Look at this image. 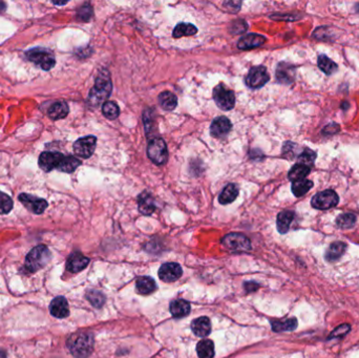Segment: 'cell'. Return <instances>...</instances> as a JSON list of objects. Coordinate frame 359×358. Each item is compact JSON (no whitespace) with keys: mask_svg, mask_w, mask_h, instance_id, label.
I'll list each match as a JSON object with an SVG mask.
<instances>
[{"mask_svg":"<svg viewBox=\"0 0 359 358\" xmlns=\"http://www.w3.org/2000/svg\"><path fill=\"white\" fill-rule=\"evenodd\" d=\"M67 348L76 358H87L94 349V337L89 332H77L67 339Z\"/></svg>","mask_w":359,"mask_h":358,"instance_id":"6da1fadb","label":"cell"},{"mask_svg":"<svg viewBox=\"0 0 359 358\" xmlns=\"http://www.w3.org/2000/svg\"><path fill=\"white\" fill-rule=\"evenodd\" d=\"M111 91H113V83H111L109 73L106 70H102L96 78L95 86L89 93L88 103L93 106H98L110 96Z\"/></svg>","mask_w":359,"mask_h":358,"instance_id":"7a4b0ae2","label":"cell"},{"mask_svg":"<svg viewBox=\"0 0 359 358\" xmlns=\"http://www.w3.org/2000/svg\"><path fill=\"white\" fill-rule=\"evenodd\" d=\"M51 259V252L47 246L40 245L33 248L27 255L25 267L29 272H36L46 266Z\"/></svg>","mask_w":359,"mask_h":358,"instance_id":"3957f363","label":"cell"},{"mask_svg":"<svg viewBox=\"0 0 359 358\" xmlns=\"http://www.w3.org/2000/svg\"><path fill=\"white\" fill-rule=\"evenodd\" d=\"M26 55H27V58L30 61L35 63L44 71H50L56 64V60L53 53L46 49H40V48L33 49L27 52Z\"/></svg>","mask_w":359,"mask_h":358,"instance_id":"277c9868","label":"cell"},{"mask_svg":"<svg viewBox=\"0 0 359 358\" xmlns=\"http://www.w3.org/2000/svg\"><path fill=\"white\" fill-rule=\"evenodd\" d=\"M147 155L155 165H163L168 159V149L165 141L161 138L152 139L147 146Z\"/></svg>","mask_w":359,"mask_h":358,"instance_id":"5b68a950","label":"cell"},{"mask_svg":"<svg viewBox=\"0 0 359 358\" xmlns=\"http://www.w3.org/2000/svg\"><path fill=\"white\" fill-rule=\"evenodd\" d=\"M222 245L234 252H245L251 248L250 240L242 233H229L222 239Z\"/></svg>","mask_w":359,"mask_h":358,"instance_id":"8992f818","label":"cell"},{"mask_svg":"<svg viewBox=\"0 0 359 358\" xmlns=\"http://www.w3.org/2000/svg\"><path fill=\"white\" fill-rule=\"evenodd\" d=\"M215 102L223 110H230L235 105V95L224 84H219L213 88Z\"/></svg>","mask_w":359,"mask_h":358,"instance_id":"52a82bcc","label":"cell"},{"mask_svg":"<svg viewBox=\"0 0 359 358\" xmlns=\"http://www.w3.org/2000/svg\"><path fill=\"white\" fill-rule=\"evenodd\" d=\"M338 201H339L338 195L336 194L334 190L328 189V190H323V192L314 196L312 198L311 204L314 208L319 210H326L335 207L338 204Z\"/></svg>","mask_w":359,"mask_h":358,"instance_id":"ba28073f","label":"cell"},{"mask_svg":"<svg viewBox=\"0 0 359 358\" xmlns=\"http://www.w3.org/2000/svg\"><path fill=\"white\" fill-rule=\"evenodd\" d=\"M270 79L265 66H254L245 78L246 85L250 88H261Z\"/></svg>","mask_w":359,"mask_h":358,"instance_id":"9c48e42d","label":"cell"},{"mask_svg":"<svg viewBox=\"0 0 359 358\" xmlns=\"http://www.w3.org/2000/svg\"><path fill=\"white\" fill-rule=\"evenodd\" d=\"M64 154L58 151H44L39 156V166L44 171H52L59 169V167L64 159Z\"/></svg>","mask_w":359,"mask_h":358,"instance_id":"30bf717a","label":"cell"},{"mask_svg":"<svg viewBox=\"0 0 359 358\" xmlns=\"http://www.w3.org/2000/svg\"><path fill=\"white\" fill-rule=\"evenodd\" d=\"M97 145V138L94 136H87L77 140L74 144V151L77 155L83 159L92 156Z\"/></svg>","mask_w":359,"mask_h":358,"instance_id":"8fae6325","label":"cell"},{"mask_svg":"<svg viewBox=\"0 0 359 358\" xmlns=\"http://www.w3.org/2000/svg\"><path fill=\"white\" fill-rule=\"evenodd\" d=\"M19 201L27 209H29L30 211L33 212V214H36V215L43 214L44 210H46L49 206L46 200L39 199L37 197H34L28 194H21L19 196Z\"/></svg>","mask_w":359,"mask_h":358,"instance_id":"7c38bea8","label":"cell"},{"mask_svg":"<svg viewBox=\"0 0 359 358\" xmlns=\"http://www.w3.org/2000/svg\"><path fill=\"white\" fill-rule=\"evenodd\" d=\"M158 274L163 282H174L181 277L182 268L176 263H166L160 267Z\"/></svg>","mask_w":359,"mask_h":358,"instance_id":"4fadbf2b","label":"cell"},{"mask_svg":"<svg viewBox=\"0 0 359 358\" xmlns=\"http://www.w3.org/2000/svg\"><path fill=\"white\" fill-rule=\"evenodd\" d=\"M231 128L232 124L228 118L219 117L212 121L210 126V133L216 138H222L228 135Z\"/></svg>","mask_w":359,"mask_h":358,"instance_id":"5bb4252c","label":"cell"},{"mask_svg":"<svg viewBox=\"0 0 359 358\" xmlns=\"http://www.w3.org/2000/svg\"><path fill=\"white\" fill-rule=\"evenodd\" d=\"M89 260L80 252H75L70 255L66 262V270L72 273H78L87 267Z\"/></svg>","mask_w":359,"mask_h":358,"instance_id":"9a60e30c","label":"cell"},{"mask_svg":"<svg viewBox=\"0 0 359 358\" xmlns=\"http://www.w3.org/2000/svg\"><path fill=\"white\" fill-rule=\"evenodd\" d=\"M50 311H51V314L57 318H64L66 316H69L70 309H69V304H67V300L63 296H58L54 298L50 305Z\"/></svg>","mask_w":359,"mask_h":358,"instance_id":"2e32d148","label":"cell"},{"mask_svg":"<svg viewBox=\"0 0 359 358\" xmlns=\"http://www.w3.org/2000/svg\"><path fill=\"white\" fill-rule=\"evenodd\" d=\"M266 38L259 34H248L242 37L238 42V48L240 50H251L259 48L265 43Z\"/></svg>","mask_w":359,"mask_h":358,"instance_id":"e0dca14e","label":"cell"},{"mask_svg":"<svg viewBox=\"0 0 359 358\" xmlns=\"http://www.w3.org/2000/svg\"><path fill=\"white\" fill-rule=\"evenodd\" d=\"M192 330L199 337H206L211 332V322L206 316L196 318L192 321Z\"/></svg>","mask_w":359,"mask_h":358,"instance_id":"ac0fdd59","label":"cell"},{"mask_svg":"<svg viewBox=\"0 0 359 358\" xmlns=\"http://www.w3.org/2000/svg\"><path fill=\"white\" fill-rule=\"evenodd\" d=\"M294 66L286 62L279 63L276 70V79L285 84H290L294 81Z\"/></svg>","mask_w":359,"mask_h":358,"instance_id":"d6986e66","label":"cell"},{"mask_svg":"<svg viewBox=\"0 0 359 358\" xmlns=\"http://www.w3.org/2000/svg\"><path fill=\"white\" fill-rule=\"evenodd\" d=\"M138 208L139 211L144 216H150L155 210L154 200L149 193L143 192L138 197Z\"/></svg>","mask_w":359,"mask_h":358,"instance_id":"ffe728a7","label":"cell"},{"mask_svg":"<svg viewBox=\"0 0 359 358\" xmlns=\"http://www.w3.org/2000/svg\"><path fill=\"white\" fill-rule=\"evenodd\" d=\"M294 219V212L290 210H284L279 212L276 220V226L279 233H287L289 231L291 223Z\"/></svg>","mask_w":359,"mask_h":358,"instance_id":"44dd1931","label":"cell"},{"mask_svg":"<svg viewBox=\"0 0 359 358\" xmlns=\"http://www.w3.org/2000/svg\"><path fill=\"white\" fill-rule=\"evenodd\" d=\"M169 310L173 317H184L189 314L190 304L184 299H174L170 303Z\"/></svg>","mask_w":359,"mask_h":358,"instance_id":"7402d4cb","label":"cell"},{"mask_svg":"<svg viewBox=\"0 0 359 358\" xmlns=\"http://www.w3.org/2000/svg\"><path fill=\"white\" fill-rule=\"evenodd\" d=\"M155 287V282L150 276H141L136 281L137 292L142 295H148L152 293Z\"/></svg>","mask_w":359,"mask_h":358,"instance_id":"603a6c76","label":"cell"},{"mask_svg":"<svg viewBox=\"0 0 359 358\" xmlns=\"http://www.w3.org/2000/svg\"><path fill=\"white\" fill-rule=\"evenodd\" d=\"M239 187L235 184H228L225 188L223 189L219 197V202L222 205H227L234 202L237 198L239 197Z\"/></svg>","mask_w":359,"mask_h":358,"instance_id":"cb8c5ba5","label":"cell"},{"mask_svg":"<svg viewBox=\"0 0 359 358\" xmlns=\"http://www.w3.org/2000/svg\"><path fill=\"white\" fill-rule=\"evenodd\" d=\"M48 115L52 120H60L69 115V105L64 101L54 103L48 111Z\"/></svg>","mask_w":359,"mask_h":358,"instance_id":"d4e9b609","label":"cell"},{"mask_svg":"<svg viewBox=\"0 0 359 358\" xmlns=\"http://www.w3.org/2000/svg\"><path fill=\"white\" fill-rule=\"evenodd\" d=\"M345 248L346 245L342 242H335L332 243L329 248L326 252V259L329 262H335L339 260L340 257L343 255V253L345 252Z\"/></svg>","mask_w":359,"mask_h":358,"instance_id":"484cf974","label":"cell"},{"mask_svg":"<svg viewBox=\"0 0 359 358\" xmlns=\"http://www.w3.org/2000/svg\"><path fill=\"white\" fill-rule=\"evenodd\" d=\"M310 170H311L310 167H308V166H306L304 164L297 163L289 171L288 177H289V180L292 181V182L304 180V178H306V176L309 174Z\"/></svg>","mask_w":359,"mask_h":358,"instance_id":"4316f807","label":"cell"},{"mask_svg":"<svg viewBox=\"0 0 359 358\" xmlns=\"http://www.w3.org/2000/svg\"><path fill=\"white\" fill-rule=\"evenodd\" d=\"M197 353L200 358H213L215 356V344L210 339L199 341L197 344Z\"/></svg>","mask_w":359,"mask_h":358,"instance_id":"83f0119b","label":"cell"},{"mask_svg":"<svg viewBox=\"0 0 359 358\" xmlns=\"http://www.w3.org/2000/svg\"><path fill=\"white\" fill-rule=\"evenodd\" d=\"M271 327L274 332L294 331L297 328V319L293 317L286 320H273L271 321Z\"/></svg>","mask_w":359,"mask_h":358,"instance_id":"f1b7e54d","label":"cell"},{"mask_svg":"<svg viewBox=\"0 0 359 358\" xmlns=\"http://www.w3.org/2000/svg\"><path fill=\"white\" fill-rule=\"evenodd\" d=\"M160 106L165 110H173L177 105V98L171 92H163L159 95Z\"/></svg>","mask_w":359,"mask_h":358,"instance_id":"f546056e","label":"cell"},{"mask_svg":"<svg viewBox=\"0 0 359 358\" xmlns=\"http://www.w3.org/2000/svg\"><path fill=\"white\" fill-rule=\"evenodd\" d=\"M198 33L197 27L192 24H178L172 33V36L174 38H181L185 36H194Z\"/></svg>","mask_w":359,"mask_h":358,"instance_id":"4dcf8cb0","label":"cell"},{"mask_svg":"<svg viewBox=\"0 0 359 358\" xmlns=\"http://www.w3.org/2000/svg\"><path fill=\"white\" fill-rule=\"evenodd\" d=\"M80 165H81V161L78 160L77 158H75V156L65 155L58 170H60L62 172L71 173V172L75 171Z\"/></svg>","mask_w":359,"mask_h":358,"instance_id":"1f68e13d","label":"cell"},{"mask_svg":"<svg viewBox=\"0 0 359 358\" xmlns=\"http://www.w3.org/2000/svg\"><path fill=\"white\" fill-rule=\"evenodd\" d=\"M312 187H313V182L307 180V178H304V180L292 182V193L295 197L298 198L306 195Z\"/></svg>","mask_w":359,"mask_h":358,"instance_id":"d6a6232c","label":"cell"},{"mask_svg":"<svg viewBox=\"0 0 359 358\" xmlns=\"http://www.w3.org/2000/svg\"><path fill=\"white\" fill-rule=\"evenodd\" d=\"M317 63L319 69L327 75H332L337 70V64L333 62L330 58H328L326 55H319Z\"/></svg>","mask_w":359,"mask_h":358,"instance_id":"836d02e7","label":"cell"},{"mask_svg":"<svg viewBox=\"0 0 359 358\" xmlns=\"http://www.w3.org/2000/svg\"><path fill=\"white\" fill-rule=\"evenodd\" d=\"M102 114L108 120H115L120 115V108L117 105V103L113 101H106L103 103L102 106Z\"/></svg>","mask_w":359,"mask_h":358,"instance_id":"e575fe53","label":"cell"},{"mask_svg":"<svg viewBox=\"0 0 359 358\" xmlns=\"http://www.w3.org/2000/svg\"><path fill=\"white\" fill-rule=\"evenodd\" d=\"M356 223V216L353 214H343L340 215L336 220V225L341 229L352 228Z\"/></svg>","mask_w":359,"mask_h":358,"instance_id":"d590c367","label":"cell"},{"mask_svg":"<svg viewBox=\"0 0 359 358\" xmlns=\"http://www.w3.org/2000/svg\"><path fill=\"white\" fill-rule=\"evenodd\" d=\"M86 298L88 299L89 303H91L96 308H101L103 306L105 297L104 295L96 290H91L86 293Z\"/></svg>","mask_w":359,"mask_h":358,"instance_id":"8d00e7d4","label":"cell"},{"mask_svg":"<svg viewBox=\"0 0 359 358\" xmlns=\"http://www.w3.org/2000/svg\"><path fill=\"white\" fill-rule=\"evenodd\" d=\"M13 208V201L8 195L0 193V215H7Z\"/></svg>","mask_w":359,"mask_h":358,"instance_id":"74e56055","label":"cell"},{"mask_svg":"<svg viewBox=\"0 0 359 358\" xmlns=\"http://www.w3.org/2000/svg\"><path fill=\"white\" fill-rule=\"evenodd\" d=\"M315 158H316L315 152L311 149H305V151H302L299 154L298 160H299V164H304V165L310 167L314 163Z\"/></svg>","mask_w":359,"mask_h":358,"instance_id":"f35d334b","label":"cell"},{"mask_svg":"<svg viewBox=\"0 0 359 358\" xmlns=\"http://www.w3.org/2000/svg\"><path fill=\"white\" fill-rule=\"evenodd\" d=\"M350 330H351L350 324H347V323L340 324V326H338L335 330H333V332L330 334V336L328 337V339L330 340V339H333V338H340V337L344 336V335H346L347 333H349Z\"/></svg>","mask_w":359,"mask_h":358,"instance_id":"ab89813d","label":"cell"},{"mask_svg":"<svg viewBox=\"0 0 359 358\" xmlns=\"http://www.w3.org/2000/svg\"><path fill=\"white\" fill-rule=\"evenodd\" d=\"M93 16V8L89 5H84L78 10L77 17L81 21H88Z\"/></svg>","mask_w":359,"mask_h":358,"instance_id":"60d3db41","label":"cell"},{"mask_svg":"<svg viewBox=\"0 0 359 358\" xmlns=\"http://www.w3.org/2000/svg\"><path fill=\"white\" fill-rule=\"evenodd\" d=\"M247 29H248V26H247V24L244 20L234 21V22H232L231 26H230V31H231V33H233L234 35L245 33Z\"/></svg>","mask_w":359,"mask_h":358,"instance_id":"b9f144b4","label":"cell"},{"mask_svg":"<svg viewBox=\"0 0 359 358\" xmlns=\"http://www.w3.org/2000/svg\"><path fill=\"white\" fill-rule=\"evenodd\" d=\"M337 131H339V126L337 124H335V123H331V124L327 125L322 130V132L327 133V135H335Z\"/></svg>","mask_w":359,"mask_h":358,"instance_id":"7bdbcfd3","label":"cell"},{"mask_svg":"<svg viewBox=\"0 0 359 358\" xmlns=\"http://www.w3.org/2000/svg\"><path fill=\"white\" fill-rule=\"evenodd\" d=\"M257 287H259V285H256L255 283H251V282L245 284L246 291H247V290H248V291H249V290H250V291H255V289H256Z\"/></svg>","mask_w":359,"mask_h":358,"instance_id":"ee69618b","label":"cell"}]
</instances>
